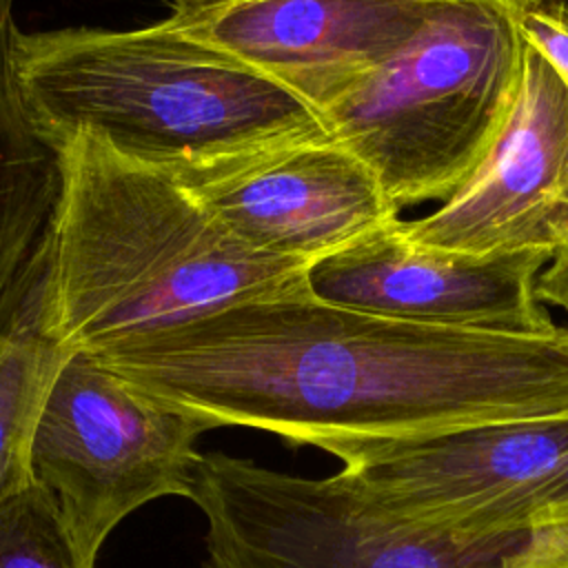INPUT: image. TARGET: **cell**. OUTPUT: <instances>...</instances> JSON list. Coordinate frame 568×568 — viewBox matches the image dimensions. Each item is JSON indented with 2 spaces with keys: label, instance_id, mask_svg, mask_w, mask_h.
Listing matches in <instances>:
<instances>
[{
  "label": "cell",
  "instance_id": "obj_1",
  "mask_svg": "<svg viewBox=\"0 0 568 568\" xmlns=\"http://www.w3.org/2000/svg\"><path fill=\"white\" fill-rule=\"evenodd\" d=\"M93 355L217 428H257L326 453L359 439L568 413L564 328L513 335L415 324L324 302L308 282Z\"/></svg>",
  "mask_w": 568,
  "mask_h": 568
},
{
  "label": "cell",
  "instance_id": "obj_2",
  "mask_svg": "<svg viewBox=\"0 0 568 568\" xmlns=\"http://www.w3.org/2000/svg\"><path fill=\"white\" fill-rule=\"evenodd\" d=\"M58 160L31 324L64 351L93 353L306 284L311 264L248 248L169 171L100 133L78 131Z\"/></svg>",
  "mask_w": 568,
  "mask_h": 568
},
{
  "label": "cell",
  "instance_id": "obj_3",
  "mask_svg": "<svg viewBox=\"0 0 568 568\" xmlns=\"http://www.w3.org/2000/svg\"><path fill=\"white\" fill-rule=\"evenodd\" d=\"M18 82L58 151L78 131L155 166L328 133L295 91L186 33L171 16L138 29L20 33Z\"/></svg>",
  "mask_w": 568,
  "mask_h": 568
},
{
  "label": "cell",
  "instance_id": "obj_4",
  "mask_svg": "<svg viewBox=\"0 0 568 568\" xmlns=\"http://www.w3.org/2000/svg\"><path fill=\"white\" fill-rule=\"evenodd\" d=\"M524 38L506 0H439L419 29L322 113L399 213L448 200L490 151Z\"/></svg>",
  "mask_w": 568,
  "mask_h": 568
},
{
  "label": "cell",
  "instance_id": "obj_5",
  "mask_svg": "<svg viewBox=\"0 0 568 568\" xmlns=\"http://www.w3.org/2000/svg\"><path fill=\"white\" fill-rule=\"evenodd\" d=\"M328 453L386 517L462 544L524 539L568 501V413L359 439Z\"/></svg>",
  "mask_w": 568,
  "mask_h": 568
},
{
  "label": "cell",
  "instance_id": "obj_6",
  "mask_svg": "<svg viewBox=\"0 0 568 568\" xmlns=\"http://www.w3.org/2000/svg\"><path fill=\"white\" fill-rule=\"evenodd\" d=\"M213 428L93 353L67 351L33 424L31 479L55 497L84 550L98 557L109 532L142 504L191 497L195 444Z\"/></svg>",
  "mask_w": 568,
  "mask_h": 568
},
{
  "label": "cell",
  "instance_id": "obj_7",
  "mask_svg": "<svg viewBox=\"0 0 568 568\" xmlns=\"http://www.w3.org/2000/svg\"><path fill=\"white\" fill-rule=\"evenodd\" d=\"M189 499L206 519L204 568H501L521 541L422 535L342 470L300 477L220 450L200 453Z\"/></svg>",
  "mask_w": 568,
  "mask_h": 568
},
{
  "label": "cell",
  "instance_id": "obj_8",
  "mask_svg": "<svg viewBox=\"0 0 568 568\" xmlns=\"http://www.w3.org/2000/svg\"><path fill=\"white\" fill-rule=\"evenodd\" d=\"M160 169L233 237L271 257L315 264L399 217L371 169L328 133Z\"/></svg>",
  "mask_w": 568,
  "mask_h": 568
},
{
  "label": "cell",
  "instance_id": "obj_9",
  "mask_svg": "<svg viewBox=\"0 0 568 568\" xmlns=\"http://www.w3.org/2000/svg\"><path fill=\"white\" fill-rule=\"evenodd\" d=\"M417 246L552 251L568 237V78L524 40L506 120L479 166L430 213L402 220Z\"/></svg>",
  "mask_w": 568,
  "mask_h": 568
},
{
  "label": "cell",
  "instance_id": "obj_10",
  "mask_svg": "<svg viewBox=\"0 0 568 568\" xmlns=\"http://www.w3.org/2000/svg\"><path fill=\"white\" fill-rule=\"evenodd\" d=\"M395 217L311 264L308 288L324 302L393 320L550 335L561 326L535 293L552 251L457 253L413 244Z\"/></svg>",
  "mask_w": 568,
  "mask_h": 568
},
{
  "label": "cell",
  "instance_id": "obj_11",
  "mask_svg": "<svg viewBox=\"0 0 568 568\" xmlns=\"http://www.w3.org/2000/svg\"><path fill=\"white\" fill-rule=\"evenodd\" d=\"M439 0H175L191 36L282 82L322 113L395 53Z\"/></svg>",
  "mask_w": 568,
  "mask_h": 568
},
{
  "label": "cell",
  "instance_id": "obj_12",
  "mask_svg": "<svg viewBox=\"0 0 568 568\" xmlns=\"http://www.w3.org/2000/svg\"><path fill=\"white\" fill-rule=\"evenodd\" d=\"M16 2L0 0V331L31 317L60 193L58 151L38 133L18 82Z\"/></svg>",
  "mask_w": 568,
  "mask_h": 568
},
{
  "label": "cell",
  "instance_id": "obj_13",
  "mask_svg": "<svg viewBox=\"0 0 568 568\" xmlns=\"http://www.w3.org/2000/svg\"><path fill=\"white\" fill-rule=\"evenodd\" d=\"M64 353L36 324L0 331V501L33 484L31 433Z\"/></svg>",
  "mask_w": 568,
  "mask_h": 568
},
{
  "label": "cell",
  "instance_id": "obj_14",
  "mask_svg": "<svg viewBox=\"0 0 568 568\" xmlns=\"http://www.w3.org/2000/svg\"><path fill=\"white\" fill-rule=\"evenodd\" d=\"M95 559L36 481L0 501V568H95Z\"/></svg>",
  "mask_w": 568,
  "mask_h": 568
},
{
  "label": "cell",
  "instance_id": "obj_15",
  "mask_svg": "<svg viewBox=\"0 0 568 568\" xmlns=\"http://www.w3.org/2000/svg\"><path fill=\"white\" fill-rule=\"evenodd\" d=\"M515 13L521 38L568 78V0H521Z\"/></svg>",
  "mask_w": 568,
  "mask_h": 568
},
{
  "label": "cell",
  "instance_id": "obj_16",
  "mask_svg": "<svg viewBox=\"0 0 568 568\" xmlns=\"http://www.w3.org/2000/svg\"><path fill=\"white\" fill-rule=\"evenodd\" d=\"M501 568H568V501L550 508L526 539L506 552Z\"/></svg>",
  "mask_w": 568,
  "mask_h": 568
},
{
  "label": "cell",
  "instance_id": "obj_17",
  "mask_svg": "<svg viewBox=\"0 0 568 568\" xmlns=\"http://www.w3.org/2000/svg\"><path fill=\"white\" fill-rule=\"evenodd\" d=\"M535 293L546 308L550 306L566 315L561 328L568 335V237L552 248L550 262L537 275Z\"/></svg>",
  "mask_w": 568,
  "mask_h": 568
},
{
  "label": "cell",
  "instance_id": "obj_18",
  "mask_svg": "<svg viewBox=\"0 0 568 568\" xmlns=\"http://www.w3.org/2000/svg\"><path fill=\"white\" fill-rule=\"evenodd\" d=\"M506 2H510V4H517V0H506Z\"/></svg>",
  "mask_w": 568,
  "mask_h": 568
},
{
  "label": "cell",
  "instance_id": "obj_19",
  "mask_svg": "<svg viewBox=\"0 0 568 568\" xmlns=\"http://www.w3.org/2000/svg\"><path fill=\"white\" fill-rule=\"evenodd\" d=\"M519 2H521V0H519Z\"/></svg>",
  "mask_w": 568,
  "mask_h": 568
}]
</instances>
